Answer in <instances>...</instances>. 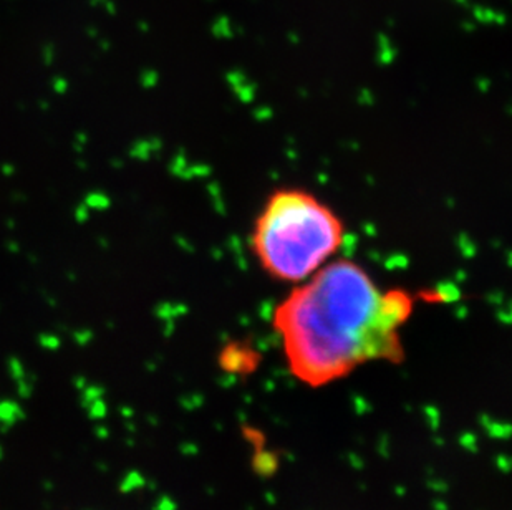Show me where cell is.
Masks as SVG:
<instances>
[{
	"instance_id": "1",
	"label": "cell",
	"mask_w": 512,
	"mask_h": 510,
	"mask_svg": "<svg viewBox=\"0 0 512 510\" xmlns=\"http://www.w3.org/2000/svg\"><path fill=\"white\" fill-rule=\"evenodd\" d=\"M413 307L410 292L380 288L362 265L337 260L277 305L274 328L290 373L317 388L368 361H400Z\"/></svg>"
},
{
	"instance_id": "2",
	"label": "cell",
	"mask_w": 512,
	"mask_h": 510,
	"mask_svg": "<svg viewBox=\"0 0 512 510\" xmlns=\"http://www.w3.org/2000/svg\"><path fill=\"white\" fill-rule=\"evenodd\" d=\"M343 235L342 219L320 199L302 189H279L255 220L250 247L272 278L302 282L325 265Z\"/></svg>"
}]
</instances>
